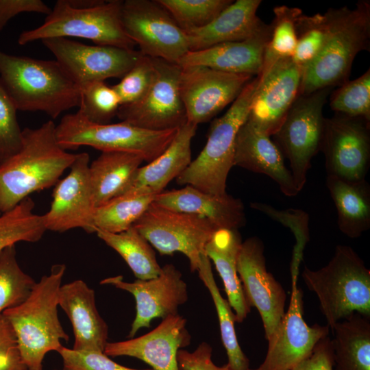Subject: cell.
<instances>
[{"instance_id": "1", "label": "cell", "mask_w": 370, "mask_h": 370, "mask_svg": "<svg viewBox=\"0 0 370 370\" xmlns=\"http://www.w3.org/2000/svg\"><path fill=\"white\" fill-rule=\"evenodd\" d=\"M56 125L48 121L23 130L18 152L0 163V210L5 212L30 194L55 186L71 167L76 154L58 143Z\"/></svg>"}, {"instance_id": "2", "label": "cell", "mask_w": 370, "mask_h": 370, "mask_svg": "<svg viewBox=\"0 0 370 370\" xmlns=\"http://www.w3.org/2000/svg\"><path fill=\"white\" fill-rule=\"evenodd\" d=\"M0 82L17 110L40 111L52 119L79 107L81 90L55 60L0 50Z\"/></svg>"}, {"instance_id": "3", "label": "cell", "mask_w": 370, "mask_h": 370, "mask_svg": "<svg viewBox=\"0 0 370 370\" xmlns=\"http://www.w3.org/2000/svg\"><path fill=\"white\" fill-rule=\"evenodd\" d=\"M66 271L64 264H53L48 275L36 282L27 299L2 316L16 336L22 359L29 369H42L46 354L58 351L69 336L59 320V291Z\"/></svg>"}, {"instance_id": "4", "label": "cell", "mask_w": 370, "mask_h": 370, "mask_svg": "<svg viewBox=\"0 0 370 370\" xmlns=\"http://www.w3.org/2000/svg\"><path fill=\"white\" fill-rule=\"evenodd\" d=\"M327 13V39L319 54L304 69L301 95L341 86L349 80L356 55L369 51V1H359L353 9L329 8Z\"/></svg>"}, {"instance_id": "5", "label": "cell", "mask_w": 370, "mask_h": 370, "mask_svg": "<svg viewBox=\"0 0 370 370\" xmlns=\"http://www.w3.org/2000/svg\"><path fill=\"white\" fill-rule=\"evenodd\" d=\"M302 278L317 295L330 330L353 313L370 317V271L351 247L337 245L327 265L316 271L305 267Z\"/></svg>"}, {"instance_id": "6", "label": "cell", "mask_w": 370, "mask_h": 370, "mask_svg": "<svg viewBox=\"0 0 370 370\" xmlns=\"http://www.w3.org/2000/svg\"><path fill=\"white\" fill-rule=\"evenodd\" d=\"M259 83V76L254 77L227 112L212 121L204 149L176 178L178 184L212 195L226 193L227 175L234 166L236 137L248 116Z\"/></svg>"}, {"instance_id": "7", "label": "cell", "mask_w": 370, "mask_h": 370, "mask_svg": "<svg viewBox=\"0 0 370 370\" xmlns=\"http://www.w3.org/2000/svg\"><path fill=\"white\" fill-rule=\"evenodd\" d=\"M123 1H102L88 8L71 6L67 0L56 1L44 23L25 30L18 38L20 45L49 38L76 37L96 45L134 49L135 43L127 36L121 21Z\"/></svg>"}, {"instance_id": "8", "label": "cell", "mask_w": 370, "mask_h": 370, "mask_svg": "<svg viewBox=\"0 0 370 370\" xmlns=\"http://www.w3.org/2000/svg\"><path fill=\"white\" fill-rule=\"evenodd\" d=\"M177 130H149L124 121L97 124L90 122L77 111L61 119L56 126V135L58 143L66 151L89 146L101 152L119 151L136 153L149 163L166 149Z\"/></svg>"}, {"instance_id": "9", "label": "cell", "mask_w": 370, "mask_h": 370, "mask_svg": "<svg viewBox=\"0 0 370 370\" xmlns=\"http://www.w3.org/2000/svg\"><path fill=\"white\" fill-rule=\"evenodd\" d=\"M332 89L300 95L273 135L274 143L289 162L299 193L306 184L312 159L321 149L325 119L323 110Z\"/></svg>"}, {"instance_id": "10", "label": "cell", "mask_w": 370, "mask_h": 370, "mask_svg": "<svg viewBox=\"0 0 370 370\" xmlns=\"http://www.w3.org/2000/svg\"><path fill=\"white\" fill-rule=\"evenodd\" d=\"M134 227L161 255L184 254L191 271H197L201 255L218 230L207 219L152 202Z\"/></svg>"}, {"instance_id": "11", "label": "cell", "mask_w": 370, "mask_h": 370, "mask_svg": "<svg viewBox=\"0 0 370 370\" xmlns=\"http://www.w3.org/2000/svg\"><path fill=\"white\" fill-rule=\"evenodd\" d=\"M121 21L143 56L177 63L189 51L185 32L157 0L123 1Z\"/></svg>"}, {"instance_id": "12", "label": "cell", "mask_w": 370, "mask_h": 370, "mask_svg": "<svg viewBox=\"0 0 370 370\" xmlns=\"http://www.w3.org/2000/svg\"><path fill=\"white\" fill-rule=\"evenodd\" d=\"M151 58L155 76L150 88L137 102L121 106L116 116L121 121L149 130L178 129L187 122L179 90L181 66Z\"/></svg>"}, {"instance_id": "13", "label": "cell", "mask_w": 370, "mask_h": 370, "mask_svg": "<svg viewBox=\"0 0 370 370\" xmlns=\"http://www.w3.org/2000/svg\"><path fill=\"white\" fill-rule=\"evenodd\" d=\"M41 42L80 89L94 82L121 79L142 55L134 49L89 45L67 38H49Z\"/></svg>"}, {"instance_id": "14", "label": "cell", "mask_w": 370, "mask_h": 370, "mask_svg": "<svg viewBox=\"0 0 370 370\" xmlns=\"http://www.w3.org/2000/svg\"><path fill=\"white\" fill-rule=\"evenodd\" d=\"M370 121L336 114L325 118L321 151L327 175L366 180L370 165Z\"/></svg>"}, {"instance_id": "15", "label": "cell", "mask_w": 370, "mask_h": 370, "mask_svg": "<svg viewBox=\"0 0 370 370\" xmlns=\"http://www.w3.org/2000/svg\"><path fill=\"white\" fill-rule=\"evenodd\" d=\"M253 77L203 66L181 67L179 90L187 122L198 125L210 121L232 103Z\"/></svg>"}, {"instance_id": "16", "label": "cell", "mask_w": 370, "mask_h": 370, "mask_svg": "<svg viewBox=\"0 0 370 370\" xmlns=\"http://www.w3.org/2000/svg\"><path fill=\"white\" fill-rule=\"evenodd\" d=\"M263 242L258 237L241 244L236 262L239 279L249 306L260 313L269 340L285 313L286 294L273 275L267 270Z\"/></svg>"}, {"instance_id": "17", "label": "cell", "mask_w": 370, "mask_h": 370, "mask_svg": "<svg viewBox=\"0 0 370 370\" xmlns=\"http://www.w3.org/2000/svg\"><path fill=\"white\" fill-rule=\"evenodd\" d=\"M100 283L127 291L135 298L136 316L127 336L130 338L140 329L149 328L154 319L177 314L178 307L188 300L187 284L182 273L172 264H165L160 274L150 280L127 282L117 275L105 278Z\"/></svg>"}, {"instance_id": "18", "label": "cell", "mask_w": 370, "mask_h": 370, "mask_svg": "<svg viewBox=\"0 0 370 370\" xmlns=\"http://www.w3.org/2000/svg\"><path fill=\"white\" fill-rule=\"evenodd\" d=\"M329 327L309 326L304 319L303 293L291 282V299L277 329L268 341L265 358L258 370H291L312 353L318 342L328 336Z\"/></svg>"}, {"instance_id": "19", "label": "cell", "mask_w": 370, "mask_h": 370, "mask_svg": "<svg viewBox=\"0 0 370 370\" xmlns=\"http://www.w3.org/2000/svg\"><path fill=\"white\" fill-rule=\"evenodd\" d=\"M90 157L77 153L69 173L55 185L50 209L43 215L47 230L64 232L82 228L95 233L96 205L90 177Z\"/></svg>"}, {"instance_id": "20", "label": "cell", "mask_w": 370, "mask_h": 370, "mask_svg": "<svg viewBox=\"0 0 370 370\" xmlns=\"http://www.w3.org/2000/svg\"><path fill=\"white\" fill-rule=\"evenodd\" d=\"M304 69L291 57L278 60L262 76L247 120L263 134L273 136L301 95Z\"/></svg>"}, {"instance_id": "21", "label": "cell", "mask_w": 370, "mask_h": 370, "mask_svg": "<svg viewBox=\"0 0 370 370\" xmlns=\"http://www.w3.org/2000/svg\"><path fill=\"white\" fill-rule=\"evenodd\" d=\"M191 336L186 319L177 314L167 317L149 332L137 338L109 343L104 354L108 356H130L148 364L153 370H180L177 352L189 345Z\"/></svg>"}, {"instance_id": "22", "label": "cell", "mask_w": 370, "mask_h": 370, "mask_svg": "<svg viewBox=\"0 0 370 370\" xmlns=\"http://www.w3.org/2000/svg\"><path fill=\"white\" fill-rule=\"evenodd\" d=\"M271 30V24L264 23L247 39L188 51L177 64L181 67L203 66L225 73L257 76L262 69L264 50Z\"/></svg>"}, {"instance_id": "23", "label": "cell", "mask_w": 370, "mask_h": 370, "mask_svg": "<svg viewBox=\"0 0 370 370\" xmlns=\"http://www.w3.org/2000/svg\"><path fill=\"white\" fill-rule=\"evenodd\" d=\"M58 302L73 327V349L104 352L108 327L97 308L94 290L82 280H74L60 286Z\"/></svg>"}, {"instance_id": "24", "label": "cell", "mask_w": 370, "mask_h": 370, "mask_svg": "<svg viewBox=\"0 0 370 370\" xmlns=\"http://www.w3.org/2000/svg\"><path fill=\"white\" fill-rule=\"evenodd\" d=\"M154 204L177 212L207 219L217 230H238L246 223L244 205L227 193L212 195L186 185L156 195Z\"/></svg>"}, {"instance_id": "25", "label": "cell", "mask_w": 370, "mask_h": 370, "mask_svg": "<svg viewBox=\"0 0 370 370\" xmlns=\"http://www.w3.org/2000/svg\"><path fill=\"white\" fill-rule=\"evenodd\" d=\"M234 166L267 175L286 196L294 197L299 193L278 147L270 136L247 119L236 137Z\"/></svg>"}, {"instance_id": "26", "label": "cell", "mask_w": 370, "mask_h": 370, "mask_svg": "<svg viewBox=\"0 0 370 370\" xmlns=\"http://www.w3.org/2000/svg\"><path fill=\"white\" fill-rule=\"evenodd\" d=\"M261 2L260 0L234 1L209 24L185 32L189 51L243 40L256 34L264 24L257 15Z\"/></svg>"}, {"instance_id": "27", "label": "cell", "mask_w": 370, "mask_h": 370, "mask_svg": "<svg viewBox=\"0 0 370 370\" xmlns=\"http://www.w3.org/2000/svg\"><path fill=\"white\" fill-rule=\"evenodd\" d=\"M197 128V125L188 122L180 127L166 149L153 161L139 168L126 193L141 191L157 195L164 191L167 184L191 162V142Z\"/></svg>"}, {"instance_id": "28", "label": "cell", "mask_w": 370, "mask_h": 370, "mask_svg": "<svg viewBox=\"0 0 370 370\" xmlns=\"http://www.w3.org/2000/svg\"><path fill=\"white\" fill-rule=\"evenodd\" d=\"M242 243L238 230L222 229L214 233L205 247V254L212 260L222 279L227 301L237 323H242L251 310L236 269Z\"/></svg>"}, {"instance_id": "29", "label": "cell", "mask_w": 370, "mask_h": 370, "mask_svg": "<svg viewBox=\"0 0 370 370\" xmlns=\"http://www.w3.org/2000/svg\"><path fill=\"white\" fill-rule=\"evenodd\" d=\"M143 161L141 156L134 153L102 151L89 164L96 207L125 194Z\"/></svg>"}, {"instance_id": "30", "label": "cell", "mask_w": 370, "mask_h": 370, "mask_svg": "<svg viewBox=\"0 0 370 370\" xmlns=\"http://www.w3.org/2000/svg\"><path fill=\"white\" fill-rule=\"evenodd\" d=\"M326 186L336 206L338 226L347 236L360 237L370 228V186L327 175Z\"/></svg>"}, {"instance_id": "31", "label": "cell", "mask_w": 370, "mask_h": 370, "mask_svg": "<svg viewBox=\"0 0 370 370\" xmlns=\"http://www.w3.org/2000/svg\"><path fill=\"white\" fill-rule=\"evenodd\" d=\"M353 313L332 329L333 370H370V320Z\"/></svg>"}, {"instance_id": "32", "label": "cell", "mask_w": 370, "mask_h": 370, "mask_svg": "<svg viewBox=\"0 0 370 370\" xmlns=\"http://www.w3.org/2000/svg\"><path fill=\"white\" fill-rule=\"evenodd\" d=\"M199 278L208 289L217 310L221 337L225 349L230 370H248L249 360L243 353L235 331L236 317L227 300L223 297L217 285L210 260L205 253L200 257L197 269Z\"/></svg>"}, {"instance_id": "33", "label": "cell", "mask_w": 370, "mask_h": 370, "mask_svg": "<svg viewBox=\"0 0 370 370\" xmlns=\"http://www.w3.org/2000/svg\"><path fill=\"white\" fill-rule=\"evenodd\" d=\"M95 233L123 258L137 279L150 280L160 274L162 267L152 246L134 227L116 234L100 230Z\"/></svg>"}, {"instance_id": "34", "label": "cell", "mask_w": 370, "mask_h": 370, "mask_svg": "<svg viewBox=\"0 0 370 370\" xmlns=\"http://www.w3.org/2000/svg\"><path fill=\"white\" fill-rule=\"evenodd\" d=\"M155 196L147 192H129L96 207L95 230L116 234L128 230L153 201Z\"/></svg>"}, {"instance_id": "35", "label": "cell", "mask_w": 370, "mask_h": 370, "mask_svg": "<svg viewBox=\"0 0 370 370\" xmlns=\"http://www.w3.org/2000/svg\"><path fill=\"white\" fill-rule=\"evenodd\" d=\"M35 203L26 197L13 208L0 214V253L18 242L35 243L47 231L43 215L34 212Z\"/></svg>"}, {"instance_id": "36", "label": "cell", "mask_w": 370, "mask_h": 370, "mask_svg": "<svg viewBox=\"0 0 370 370\" xmlns=\"http://www.w3.org/2000/svg\"><path fill=\"white\" fill-rule=\"evenodd\" d=\"M301 13L298 8L286 5L273 8L271 34L265 47L260 76L264 75L278 60L293 56L297 45L295 22Z\"/></svg>"}, {"instance_id": "37", "label": "cell", "mask_w": 370, "mask_h": 370, "mask_svg": "<svg viewBox=\"0 0 370 370\" xmlns=\"http://www.w3.org/2000/svg\"><path fill=\"white\" fill-rule=\"evenodd\" d=\"M35 283L19 266L15 245L4 249L0 253V319L27 299Z\"/></svg>"}, {"instance_id": "38", "label": "cell", "mask_w": 370, "mask_h": 370, "mask_svg": "<svg viewBox=\"0 0 370 370\" xmlns=\"http://www.w3.org/2000/svg\"><path fill=\"white\" fill-rule=\"evenodd\" d=\"M297 45L292 60L305 69L319 54L327 39L329 17L327 12L308 16L303 12L295 22Z\"/></svg>"}, {"instance_id": "39", "label": "cell", "mask_w": 370, "mask_h": 370, "mask_svg": "<svg viewBox=\"0 0 370 370\" xmlns=\"http://www.w3.org/2000/svg\"><path fill=\"white\" fill-rule=\"evenodd\" d=\"M184 32L206 26L234 1L157 0Z\"/></svg>"}, {"instance_id": "40", "label": "cell", "mask_w": 370, "mask_h": 370, "mask_svg": "<svg viewBox=\"0 0 370 370\" xmlns=\"http://www.w3.org/2000/svg\"><path fill=\"white\" fill-rule=\"evenodd\" d=\"M251 207L289 227L293 232L295 245L293 251L290 271L291 282H297L304 250L310 240L308 214L302 210L295 208L279 210L270 205L260 202H253Z\"/></svg>"}, {"instance_id": "41", "label": "cell", "mask_w": 370, "mask_h": 370, "mask_svg": "<svg viewBox=\"0 0 370 370\" xmlns=\"http://www.w3.org/2000/svg\"><path fill=\"white\" fill-rule=\"evenodd\" d=\"M330 101L331 109L336 114L370 121V69L338 86Z\"/></svg>"}, {"instance_id": "42", "label": "cell", "mask_w": 370, "mask_h": 370, "mask_svg": "<svg viewBox=\"0 0 370 370\" xmlns=\"http://www.w3.org/2000/svg\"><path fill=\"white\" fill-rule=\"evenodd\" d=\"M78 112L90 122L108 124L121 106L112 86L103 81L90 83L81 89Z\"/></svg>"}, {"instance_id": "43", "label": "cell", "mask_w": 370, "mask_h": 370, "mask_svg": "<svg viewBox=\"0 0 370 370\" xmlns=\"http://www.w3.org/2000/svg\"><path fill=\"white\" fill-rule=\"evenodd\" d=\"M155 76L151 58L141 55L134 66L112 86L121 106L133 104L142 99L150 88Z\"/></svg>"}, {"instance_id": "44", "label": "cell", "mask_w": 370, "mask_h": 370, "mask_svg": "<svg viewBox=\"0 0 370 370\" xmlns=\"http://www.w3.org/2000/svg\"><path fill=\"white\" fill-rule=\"evenodd\" d=\"M17 109L0 82V163L19 151L23 130L16 117Z\"/></svg>"}, {"instance_id": "45", "label": "cell", "mask_w": 370, "mask_h": 370, "mask_svg": "<svg viewBox=\"0 0 370 370\" xmlns=\"http://www.w3.org/2000/svg\"><path fill=\"white\" fill-rule=\"evenodd\" d=\"M57 352L62 359V370H153L123 366L111 360L104 352L76 351L64 346Z\"/></svg>"}, {"instance_id": "46", "label": "cell", "mask_w": 370, "mask_h": 370, "mask_svg": "<svg viewBox=\"0 0 370 370\" xmlns=\"http://www.w3.org/2000/svg\"><path fill=\"white\" fill-rule=\"evenodd\" d=\"M14 330L2 316L0 319V370H27Z\"/></svg>"}, {"instance_id": "47", "label": "cell", "mask_w": 370, "mask_h": 370, "mask_svg": "<svg viewBox=\"0 0 370 370\" xmlns=\"http://www.w3.org/2000/svg\"><path fill=\"white\" fill-rule=\"evenodd\" d=\"M212 349L210 344L203 342L193 352L180 349L177 352L180 370H230L226 364L215 365L212 359Z\"/></svg>"}, {"instance_id": "48", "label": "cell", "mask_w": 370, "mask_h": 370, "mask_svg": "<svg viewBox=\"0 0 370 370\" xmlns=\"http://www.w3.org/2000/svg\"><path fill=\"white\" fill-rule=\"evenodd\" d=\"M51 11L41 0H0V32L8 21L23 12H36L48 15Z\"/></svg>"}, {"instance_id": "49", "label": "cell", "mask_w": 370, "mask_h": 370, "mask_svg": "<svg viewBox=\"0 0 370 370\" xmlns=\"http://www.w3.org/2000/svg\"><path fill=\"white\" fill-rule=\"evenodd\" d=\"M333 349L329 336L321 339L308 357L291 370H333Z\"/></svg>"}, {"instance_id": "50", "label": "cell", "mask_w": 370, "mask_h": 370, "mask_svg": "<svg viewBox=\"0 0 370 370\" xmlns=\"http://www.w3.org/2000/svg\"><path fill=\"white\" fill-rule=\"evenodd\" d=\"M67 1L74 8H88L99 4L102 0H67Z\"/></svg>"}, {"instance_id": "51", "label": "cell", "mask_w": 370, "mask_h": 370, "mask_svg": "<svg viewBox=\"0 0 370 370\" xmlns=\"http://www.w3.org/2000/svg\"><path fill=\"white\" fill-rule=\"evenodd\" d=\"M248 370H258L257 369H249Z\"/></svg>"}, {"instance_id": "52", "label": "cell", "mask_w": 370, "mask_h": 370, "mask_svg": "<svg viewBox=\"0 0 370 370\" xmlns=\"http://www.w3.org/2000/svg\"><path fill=\"white\" fill-rule=\"evenodd\" d=\"M27 370H34V369H27ZM41 370H42V369H41Z\"/></svg>"}, {"instance_id": "53", "label": "cell", "mask_w": 370, "mask_h": 370, "mask_svg": "<svg viewBox=\"0 0 370 370\" xmlns=\"http://www.w3.org/2000/svg\"><path fill=\"white\" fill-rule=\"evenodd\" d=\"M0 214H1V210H0Z\"/></svg>"}, {"instance_id": "54", "label": "cell", "mask_w": 370, "mask_h": 370, "mask_svg": "<svg viewBox=\"0 0 370 370\" xmlns=\"http://www.w3.org/2000/svg\"><path fill=\"white\" fill-rule=\"evenodd\" d=\"M56 370H58V369H56Z\"/></svg>"}]
</instances>
